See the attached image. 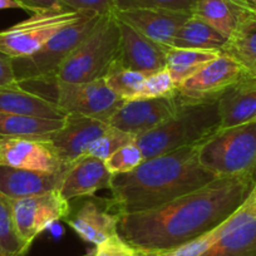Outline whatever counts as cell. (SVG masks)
<instances>
[{
  "label": "cell",
  "instance_id": "obj_9",
  "mask_svg": "<svg viewBox=\"0 0 256 256\" xmlns=\"http://www.w3.org/2000/svg\"><path fill=\"white\" fill-rule=\"evenodd\" d=\"M246 76L235 59L221 52L220 56L176 86V98L182 106L216 103L228 88Z\"/></svg>",
  "mask_w": 256,
  "mask_h": 256
},
{
  "label": "cell",
  "instance_id": "obj_5",
  "mask_svg": "<svg viewBox=\"0 0 256 256\" xmlns=\"http://www.w3.org/2000/svg\"><path fill=\"white\" fill-rule=\"evenodd\" d=\"M22 88L40 96L58 106L66 114L77 113L103 120L110 124V120L123 106L124 100L112 92L104 78L86 83L67 82H26L19 83Z\"/></svg>",
  "mask_w": 256,
  "mask_h": 256
},
{
  "label": "cell",
  "instance_id": "obj_7",
  "mask_svg": "<svg viewBox=\"0 0 256 256\" xmlns=\"http://www.w3.org/2000/svg\"><path fill=\"white\" fill-rule=\"evenodd\" d=\"M100 16V14L90 13L80 20L59 30L34 54L13 59L18 83L54 82L64 62L90 36Z\"/></svg>",
  "mask_w": 256,
  "mask_h": 256
},
{
  "label": "cell",
  "instance_id": "obj_6",
  "mask_svg": "<svg viewBox=\"0 0 256 256\" xmlns=\"http://www.w3.org/2000/svg\"><path fill=\"white\" fill-rule=\"evenodd\" d=\"M198 160L216 177L256 172V120L220 128L198 144Z\"/></svg>",
  "mask_w": 256,
  "mask_h": 256
},
{
  "label": "cell",
  "instance_id": "obj_29",
  "mask_svg": "<svg viewBox=\"0 0 256 256\" xmlns=\"http://www.w3.org/2000/svg\"><path fill=\"white\" fill-rule=\"evenodd\" d=\"M144 161L142 150L136 144V140L131 144L120 147L116 152H113L107 160H104V164L110 174H128L136 170L142 162Z\"/></svg>",
  "mask_w": 256,
  "mask_h": 256
},
{
  "label": "cell",
  "instance_id": "obj_2",
  "mask_svg": "<svg viewBox=\"0 0 256 256\" xmlns=\"http://www.w3.org/2000/svg\"><path fill=\"white\" fill-rule=\"evenodd\" d=\"M218 178L201 164L198 146L144 160L128 174H113L110 206L117 214H136L164 206Z\"/></svg>",
  "mask_w": 256,
  "mask_h": 256
},
{
  "label": "cell",
  "instance_id": "obj_38",
  "mask_svg": "<svg viewBox=\"0 0 256 256\" xmlns=\"http://www.w3.org/2000/svg\"><path fill=\"white\" fill-rule=\"evenodd\" d=\"M6 9H23L20 4H18L14 0H0V10Z\"/></svg>",
  "mask_w": 256,
  "mask_h": 256
},
{
  "label": "cell",
  "instance_id": "obj_35",
  "mask_svg": "<svg viewBox=\"0 0 256 256\" xmlns=\"http://www.w3.org/2000/svg\"><path fill=\"white\" fill-rule=\"evenodd\" d=\"M19 86L14 73L13 58L0 52V88Z\"/></svg>",
  "mask_w": 256,
  "mask_h": 256
},
{
  "label": "cell",
  "instance_id": "obj_43",
  "mask_svg": "<svg viewBox=\"0 0 256 256\" xmlns=\"http://www.w3.org/2000/svg\"><path fill=\"white\" fill-rule=\"evenodd\" d=\"M236 2H238V0H236ZM238 3H240V2H238ZM241 4V3H240ZM242 6H244V4H242ZM248 8H250V6H248Z\"/></svg>",
  "mask_w": 256,
  "mask_h": 256
},
{
  "label": "cell",
  "instance_id": "obj_17",
  "mask_svg": "<svg viewBox=\"0 0 256 256\" xmlns=\"http://www.w3.org/2000/svg\"><path fill=\"white\" fill-rule=\"evenodd\" d=\"M64 174H48L0 164V192L13 200L40 195L59 188Z\"/></svg>",
  "mask_w": 256,
  "mask_h": 256
},
{
  "label": "cell",
  "instance_id": "obj_19",
  "mask_svg": "<svg viewBox=\"0 0 256 256\" xmlns=\"http://www.w3.org/2000/svg\"><path fill=\"white\" fill-rule=\"evenodd\" d=\"M118 214L102 210L93 201H86L74 216L66 218L73 231L86 242L100 245L118 235Z\"/></svg>",
  "mask_w": 256,
  "mask_h": 256
},
{
  "label": "cell",
  "instance_id": "obj_31",
  "mask_svg": "<svg viewBox=\"0 0 256 256\" xmlns=\"http://www.w3.org/2000/svg\"><path fill=\"white\" fill-rule=\"evenodd\" d=\"M198 2L200 0H116V12L130 9H164L192 14Z\"/></svg>",
  "mask_w": 256,
  "mask_h": 256
},
{
  "label": "cell",
  "instance_id": "obj_28",
  "mask_svg": "<svg viewBox=\"0 0 256 256\" xmlns=\"http://www.w3.org/2000/svg\"><path fill=\"white\" fill-rule=\"evenodd\" d=\"M147 76L124 68L116 60L108 70L104 80L116 96L124 102L137 100Z\"/></svg>",
  "mask_w": 256,
  "mask_h": 256
},
{
  "label": "cell",
  "instance_id": "obj_25",
  "mask_svg": "<svg viewBox=\"0 0 256 256\" xmlns=\"http://www.w3.org/2000/svg\"><path fill=\"white\" fill-rule=\"evenodd\" d=\"M200 256H256V218L226 232Z\"/></svg>",
  "mask_w": 256,
  "mask_h": 256
},
{
  "label": "cell",
  "instance_id": "obj_36",
  "mask_svg": "<svg viewBox=\"0 0 256 256\" xmlns=\"http://www.w3.org/2000/svg\"><path fill=\"white\" fill-rule=\"evenodd\" d=\"M20 4L23 10L30 12V13H40V12L48 10H60L64 8L58 0H14Z\"/></svg>",
  "mask_w": 256,
  "mask_h": 256
},
{
  "label": "cell",
  "instance_id": "obj_14",
  "mask_svg": "<svg viewBox=\"0 0 256 256\" xmlns=\"http://www.w3.org/2000/svg\"><path fill=\"white\" fill-rule=\"evenodd\" d=\"M114 16L150 40L162 46H172L176 34L192 14L164 9H130L116 12Z\"/></svg>",
  "mask_w": 256,
  "mask_h": 256
},
{
  "label": "cell",
  "instance_id": "obj_18",
  "mask_svg": "<svg viewBox=\"0 0 256 256\" xmlns=\"http://www.w3.org/2000/svg\"><path fill=\"white\" fill-rule=\"evenodd\" d=\"M221 128L256 120V80L246 76L228 88L218 100Z\"/></svg>",
  "mask_w": 256,
  "mask_h": 256
},
{
  "label": "cell",
  "instance_id": "obj_1",
  "mask_svg": "<svg viewBox=\"0 0 256 256\" xmlns=\"http://www.w3.org/2000/svg\"><path fill=\"white\" fill-rule=\"evenodd\" d=\"M256 186V172L218 177L154 210L120 215L118 235L140 251L168 252L232 216Z\"/></svg>",
  "mask_w": 256,
  "mask_h": 256
},
{
  "label": "cell",
  "instance_id": "obj_26",
  "mask_svg": "<svg viewBox=\"0 0 256 256\" xmlns=\"http://www.w3.org/2000/svg\"><path fill=\"white\" fill-rule=\"evenodd\" d=\"M221 52L200 50L170 46L167 50V70L174 80V84L194 74L196 70L204 67L206 63L220 56Z\"/></svg>",
  "mask_w": 256,
  "mask_h": 256
},
{
  "label": "cell",
  "instance_id": "obj_37",
  "mask_svg": "<svg viewBox=\"0 0 256 256\" xmlns=\"http://www.w3.org/2000/svg\"><path fill=\"white\" fill-rule=\"evenodd\" d=\"M245 205H246V208H248V212H250L251 215L256 218V186L254 187V190L251 191L250 196L246 198Z\"/></svg>",
  "mask_w": 256,
  "mask_h": 256
},
{
  "label": "cell",
  "instance_id": "obj_16",
  "mask_svg": "<svg viewBox=\"0 0 256 256\" xmlns=\"http://www.w3.org/2000/svg\"><path fill=\"white\" fill-rule=\"evenodd\" d=\"M110 180L104 161L84 154L68 167L58 190L68 201L90 198L100 190L110 188Z\"/></svg>",
  "mask_w": 256,
  "mask_h": 256
},
{
  "label": "cell",
  "instance_id": "obj_13",
  "mask_svg": "<svg viewBox=\"0 0 256 256\" xmlns=\"http://www.w3.org/2000/svg\"><path fill=\"white\" fill-rule=\"evenodd\" d=\"M110 128L108 123L87 116L68 113L63 127L53 134L50 142L56 147L59 157L70 166L80 157L87 154L90 144Z\"/></svg>",
  "mask_w": 256,
  "mask_h": 256
},
{
  "label": "cell",
  "instance_id": "obj_15",
  "mask_svg": "<svg viewBox=\"0 0 256 256\" xmlns=\"http://www.w3.org/2000/svg\"><path fill=\"white\" fill-rule=\"evenodd\" d=\"M120 29L118 60L123 67L144 76H151L167 68V50L170 46H162L150 40L123 22H120Z\"/></svg>",
  "mask_w": 256,
  "mask_h": 256
},
{
  "label": "cell",
  "instance_id": "obj_33",
  "mask_svg": "<svg viewBox=\"0 0 256 256\" xmlns=\"http://www.w3.org/2000/svg\"><path fill=\"white\" fill-rule=\"evenodd\" d=\"M140 254L141 251L117 235L100 245H96L93 250L83 256H140Z\"/></svg>",
  "mask_w": 256,
  "mask_h": 256
},
{
  "label": "cell",
  "instance_id": "obj_42",
  "mask_svg": "<svg viewBox=\"0 0 256 256\" xmlns=\"http://www.w3.org/2000/svg\"><path fill=\"white\" fill-rule=\"evenodd\" d=\"M0 256H4V255H3V254H2V251H0Z\"/></svg>",
  "mask_w": 256,
  "mask_h": 256
},
{
  "label": "cell",
  "instance_id": "obj_3",
  "mask_svg": "<svg viewBox=\"0 0 256 256\" xmlns=\"http://www.w3.org/2000/svg\"><path fill=\"white\" fill-rule=\"evenodd\" d=\"M221 128L216 103L182 106L172 118L147 134L136 137L144 160L198 146Z\"/></svg>",
  "mask_w": 256,
  "mask_h": 256
},
{
  "label": "cell",
  "instance_id": "obj_39",
  "mask_svg": "<svg viewBox=\"0 0 256 256\" xmlns=\"http://www.w3.org/2000/svg\"><path fill=\"white\" fill-rule=\"evenodd\" d=\"M140 256H170L168 252H158V251H141Z\"/></svg>",
  "mask_w": 256,
  "mask_h": 256
},
{
  "label": "cell",
  "instance_id": "obj_24",
  "mask_svg": "<svg viewBox=\"0 0 256 256\" xmlns=\"http://www.w3.org/2000/svg\"><path fill=\"white\" fill-rule=\"evenodd\" d=\"M226 42L228 39L221 36L216 29L198 19V16H191L176 34L172 42V46L221 52Z\"/></svg>",
  "mask_w": 256,
  "mask_h": 256
},
{
  "label": "cell",
  "instance_id": "obj_11",
  "mask_svg": "<svg viewBox=\"0 0 256 256\" xmlns=\"http://www.w3.org/2000/svg\"><path fill=\"white\" fill-rule=\"evenodd\" d=\"M181 108L176 96L128 100L110 118V126L138 137L168 120Z\"/></svg>",
  "mask_w": 256,
  "mask_h": 256
},
{
  "label": "cell",
  "instance_id": "obj_20",
  "mask_svg": "<svg viewBox=\"0 0 256 256\" xmlns=\"http://www.w3.org/2000/svg\"><path fill=\"white\" fill-rule=\"evenodd\" d=\"M0 112L53 120H63L67 116L53 102L24 90L20 86L0 88Z\"/></svg>",
  "mask_w": 256,
  "mask_h": 256
},
{
  "label": "cell",
  "instance_id": "obj_32",
  "mask_svg": "<svg viewBox=\"0 0 256 256\" xmlns=\"http://www.w3.org/2000/svg\"><path fill=\"white\" fill-rule=\"evenodd\" d=\"M172 96H176V84L168 70L164 68L160 72L147 76L138 98H160L172 97Z\"/></svg>",
  "mask_w": 256,
  "mask_h": 256
},
{
  "label": "cell",
  "instance_id": "obj_40",
  "mask_svg": "<svg viewBox=\"0 0 256 256\" xmlns=\"http://www.w3.org/2000/svg\"><path fill=\"white\" fill-rule=\"evenodd\" d=\"M238 2H240L241 4H244V6H250V8H254V6H251L250 3H248V0H238ZM254 9H255V8H254Z\"/></svg>",
  "mask_w": 256,
  "mask_h": 256
},
{
  "label": "cell",
  "instance_id": "obj_22",
  "mask_svg": "<svg viewBox=\"0 0 256 256\" xmlns=\"http://www.w3.org/2000/svg\"><path fill=\"white\" fill-rule=\"evenodd\" d=\"M64 124L63 120L0 112V136L50 141Z\"/></svg>",
  "mask_w": 256,
  "mask_h": 256
},
{
  "label": "cell",
  "instance_id": "obj_27",
  "mask_svg": "<svg viewBox=\"0 0 256 256\" xmlns=\"http://www.w3.org/2000/svg\"><path fill=\"white\" fill-rule=\"evenodd\" d=\"M29 248L16 230L12 198L0 192V251L4 256H24Z\"/></svg>",
  "mask_w": 256,
  "mask_h": 256
},
{
  "label": "cell",
  "instance_id": "obj_4",
  "mask_svg": "<svg viewBox=\"0 0 256 256\" xmlns=\"http://www.w3.org/2000/svg\"><path fill=\"white\" fill-rule=\"evenodd\" d=\"M120 29L117 16H102L90 36L64 62L56 80L67 83H86L102 80L118 59Z\"/></svg>",
  "mask_w": 256,
  "mask_h": 256
},
{
  "label": "cell",
  "instance_id": "obj_21",
  "mask_svg": "<svg viewBox=\"0 0 256 256\" xmlns=\"http://www.w3.org/2000/svg\"><path fill=\"white\" fill-rule=\"evenodd\" d=\"M248 10H254V8L242 6L236 0H200L192 16H198L228 39Z\"/></svg>",
  "mask_w": 256,
  "mask_h": 256
},
{
  "label": "cell",
  "instance_id": "obj_8",
  "mask_svg": "<svg viewBox=\"0 0 256 256\" xmlns=\"http://www.w3.org/2000/svg\"><path fill=\"white\" fill-rule=\"evenodd\" d=\"M90 13L70 9L34 13L30 18L0 32V52L13 59L32 56L59 30L80 20Z\"/></svg>",
  "mask_w": 256,
  "mask_h": 256
},
{
  "label": "cell",
  "instance_id": "obj_34",
  "mask_svg": "<svg viewBox=\"0 0 256 256\" xmlns=\"http://www.w3.org/2000/svg\"><path fill=\"white\" fill-rule=\"evenodd\" d=\"M70 10L90 12L100 16H108L116 12V0H58Z\"/></svg>",
  "mask_w": 256,
  "mask_h": 256
},
{
  "label": "cell",
  "instance_id": "obj_10",
  "mask_svg": "<svg viewBox=\"0 0 256 256\" xmlns=\"http://www.w3.org/2000/svg\"><path fill=\"white\" fill-rule=\"evenodd\" d=\"M12 204L16 230L28 246L54 222L70 215V201L62 196L58 188L40 195L12 198Z\"/></svg>",
  "mask_w": 256,
  "mask_h": 256
},
{
  "label": "cell",
  "instance_id": "obj_12",
  "mask_svg": "<svg viewBox=\"0 0 256 256\" xmlns=\"http://www.w3.org/2000/svg\"><path fill=\"white\" fill-rule=\"evenodd\" d=\"M0 164L48 174L66 172L70 167L62 161L50 141L2 136Z\"/></svg>",
  "mask_w": 256,
  "mask_h": 256
},
{
  "label": "cell",
  "instance_id": "obj_23",
  "mask_svg": "<svg viewBox=\"0 0 256 256\" xmlns=\"http://www.w3.org/2000/svg\"><path fill=\"white\" fill-rule=\"evenodd\" d=\"M222 53L235 59L246 74L256 80V10H248L232 36L228 39Z\"/></svg>",
  "mask_w": 256,
  "mask_h": 256
},
{
  "label": "cell",
  "instance_id": "obj_41",
  "mask_svg": "<svg viewBox=\"0 0 256 256\" xmlns=\"http://www.w3.org/2000/svg\"><path fill=\"white\" fill-rule=\"evenodd\" d=\"M248 2L251 4V6H254V8L256 9V0H248Z\"/></svg>",
  "mask_w": 256,
  "mask_h": 256
},
{
  "label": "cell",
  "instance_id": "obj_30",
  "mask_svg": "<svg viewBox=\"0 0 256 256\" xmlns=\"http://www.w3.org/2000/svg\"><path fill=\"white\" fill-rule=\"evenodd\" d=\"M134 140H136V137L132 136V134H128L126 132L120 131L117 128L110 127L104 134H102L100 138L96 140L90 144L86 154L104 161L113 152H116L126 144H131Z\"/></svg>",
  "mask_w": 256,
  "mask_h": 256
}]
</instances>
